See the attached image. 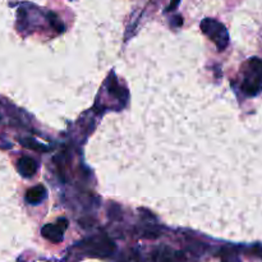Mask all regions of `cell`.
Segmentation results:
<instances>
[{
    "mask_svg": "<svg viewBox=\"0 0 262 262\" xmlns=\"http://www.w3.org/2000/svg\"><path fill=\"white\" fill-rule=\"evenodd\" d=\"M242 90L248 96H256L262 90V60L252 58L247 61Z\"/></svg>",
    "mask_w": 262,
    "mask_h": 262,
    "instance_id": "obj_1",
    "label": "cell"
},
{
    "mask_svg": "<svg viewBox=\"0 0 262 262\" xmlns=\"http://www.w3.org/2000/svg\"><path fill=\"white\" fill-rule=\"evenodd\" d=\"M201 30L210 40L214 41L219 50L225 49L229 43V35H228L227 28L219 20L212 19V18H205L201 22Z\"/></svg>",
    "mask_w": 262,
    "mask_h": 262,
    "instance_id": "obj_2",
    "label": "cell"
},
{
    "mask_svg": "<svg viewBox=\"0 0 262 262\" xmlns=\"http://www.w3.org/2000/svg\"><path fill=\"white\" fill-rule=\"evenodd\" d=\"M83 248L89 255L97 257H107L114 252V243L105 235H99L83 243Z\"/></svg>",
    "mask_w": 262,
    "mask_h": 262,
    "instance_id": "obj_3",
    "label": "cell"
},
{
    "mask_svg": "<svg viewBox=\"0 0 262 262\" xmlns=\"http://www.w3.org/2000/svg\"><path fill=\"white\" fill-rule=\"evenodd\" d=\"M67 228H68V222L66 219H61L56 224L45 225L41 230V234L51 242L59 243L63 241V234Z\"/></svg>",
    "mask_w": 262,
    "mask_h": 262,
    "instance_id": "obj_4",
    "label": "cell"
},
{
    "mask_svg": "<svg viewBox=\"0 0 262 262\" xmlns=\"http://www.w3.org/2000/svg\"><path fill=\"white\" fill-rule=\"evenodd\" d=\"M18 170L26 178H30V177L35 176L36 170H37V164L33 159L28 158V156H23L18 161Z\"/></svg>",
    "mask_w": 262,
    "mask_h": 262,
    "instance_id": "obj_5",
    "label": "cell"
},
{
    "mask_svg": "<svg viewBox=\"0 0 262 262\" xmlns=\"http://www.w3.org/2000/svg\"><path fill=\"white\" fill-rule=\"evenodd\" d=\"M46 196V189L42 186H36L32 187L31 189H28L27 193H26V201L28 204L36 205L38 202L42 201Z\"/></svg>",
    "mask_w": 262,
    "mask_h": 262,
    "instance_id": "obj_6",
    "label": "cell"
},
{
    "mask_svg": "<svg viewBox=\"0 0 262 262\" xmlns=\"http://www.w3.org/2000/svg\"><path fill=\"white\" fill-rule=\"evenodd\" d=\"M50 17H51V25H53V27L58 31H63V23L60 22V19H59L55 14H50Z\"/></svg>",
    "mask_w": 262,
    "mask_h": 262,
    "instance_id": "obj_7",
    "label": "cell"
},
{
    "mask_svg": "<svg viewBox=\"0 0 262 262\" xmlns=\"http://www.w3.org/2000/svg\"><path fill=\"white\" fill-rule=\"evenodd\" d=\"M179 2H181V0H171V4L169 5L168 9H166V10H171V9H174V8H176L177 5L179 4Z\"/></svg>",
    "mask_w": 262,
    "mask_h": 262,
    "instance_id": "obj_8",
    "label": "cell"
},
{
    "mask_svg": "<svg viewBox=\"0 0 262 262\" xmlns=\"http://www.w3.org/2000/svg\"><path fill=\"white\" fill-rule=\"evenodd\" d=\"M161 262H177V261L173 260L171 257H163L161 258Z\"/></svg>",
    "mask_w": 262,
    "mask_h": 262,
    "instance_id": "obj_9",
    "label": "cell"
}]
</instances>
